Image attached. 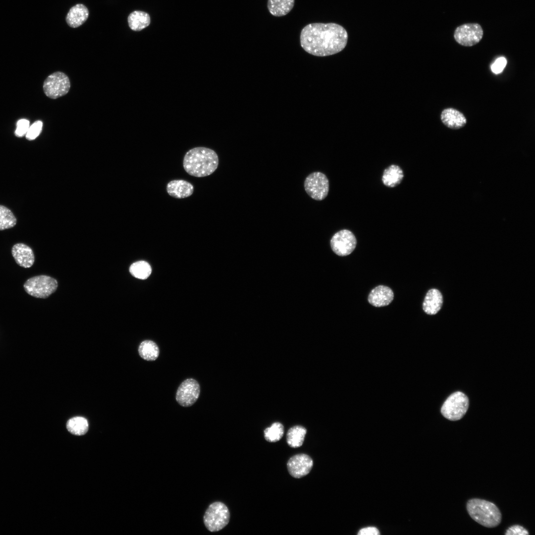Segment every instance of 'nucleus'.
Returning a JSON list of instances; mask_svg holds the SVG:
<instances>
[{
  "label": "nucleus",
  "mask_w": 535,
  "mask_h": 535,
  "mask_svg": "<svg viewBox=\"0 0 535 535\" xmlns=\"http://www.w3.org/2000/svg\"><path fill=\"white\" fill-rule=\"evenodd\" d=\"M302 48L318 56L336 54L342 51L348 41V34L342 26L334 23H314L305 26L300 37Z\"/></svg>",
  "instance_id": "1"
},
{
  "label": "nucleus",
  "mask_w": 535,
  "mask_h": 535,
  "mask_svg": "<svg viewBox=\"0 0 535 535\" xmlns=\"http://www.w3.org/2000/svg\"><path fill=\"white\" fill-rule=\"evenodd\" d=\"M218 158L213 150L198 147L189 150L183 159V167L189 175L205 177L212 174L217 168Z\"/></svg>",
  "instance_id": "2"
},
{
  "label": "nucleus",
  "mask_w": 535,
  "mask_h": 535,
  "mask_svg": "<svg viewBox=\"0 0 535 535\" xmlns=\"http://www.w3.org/2000/svg\"><path fill=\"white\" fill-rule=\"evenodd\" d=\"M466 508L470 517L479 524L487 528L498 526L501 513L493 503L483 499L473 498L468 501Z\"/></svg>",
  "instance_id": "3"
},
{
  "label": "nucleus",
  "mask_w": 535,
  "mask_h": 535,
  "mask_svg": "<svg viewBox=\"0 0 535 535\" xmlns=\"http://www.w3.org/2000/svg\"><path fill=\"white\" fill-rule=\"evenodd\" d=\"M229 511L223 503L216 501L211 504L204 516V523L210 532H217L224 528L229 523Z\"/></svg>",
  "instance_id": "4"
},
{
  "label": "nucleus",
  "mask_w": 535,
  "mask_h": 535,
  "mask_svg": "<svg viewBox=\"0 0 535 535\" xmlns=\"http://www.w3.org/2000/svg\"><path fill=\"white\" fill-rule=\"evenodd\" d=\"M58 286L54 278L45 275L35 276L28 279L23 285L25 291L38 298H47L55 291Z\"/></svg>",
  "instance_id": "5"
},
{
  "label": "nucleus",
  "mask_w": 535,
  "mask_h": 535,
  "mask_svg": "<svg viewBox=\"0 0 535 535\" xmlns=\"http://www.w3.org/2000/svg\"><path fill=\"white\" fill-rule=\"evenodd\" d=\"M468 407V397L463 392L457 391L447 398L441 407V412L447 419L457 421L463 417Z\"/></svg>",
  "instance_id": "6"
},
{
  "label": "nucleus",
  "mask_w": 535,
  "mask_h": 535,
  "mask_svg": "<svg viewBox=\"0 0 535 535\" xmlns=\"http://www.w3.org/2000/svg\"><path fill=\"white\" fill-rule=\"evenodd\" d=\"M70 88V82L68 77L60 71L54 72L48 76L43 84L45 95L53 99L65 95Z\"/></svg>",
  "instance_id": "7"
},
{
  "label": "nucleus",
  "mask_w": 535,
  "mask_h": 535,
  "mask_svg": "<svg viewBox=\"0 0 535 535\" xmlns=\"http://www.w3.org/2000/svg\"><path fill=\"white\" fill-rule=\"evenodd\" d=\"M304 188L307 193L313 199L323 200L329 191V181L326 176L321 172H314L305 179Z\"/></svg>",
  "instance_id": "8"
},
{
  "label": "nucleus",
  "mask_w": 535,
  "mask_h": 535,
  "mask_svg": "<svg viewBox=\"0 0 535 535\" xmlns=\"http://www.w3.org/2000/svg\"><path fill=\"white\" fill-rule=\"evenodd\" d=\"M483 31L477 23H465L457 27L454 31V38L460 45L472 47L482 40Z\"/></svg>",
  "instance_id": "9"
},
{
  "label": "nucleus",
  "mask_w": 535,
  "mask_h": 535,
  "mask_svg": "<svg viewBox=\"0 0 535 535\" xmlns=\"http://www.w3.org/2000/svg\"><path fill=\"white\" fill-rule=\"evenodd\" d=\"M356 244L357 240L355 235L347 229L338 231L330 240V246L332 251L340 256H346L350 254L355 249Z\"/></svg>",
  "instance_id": "10"
},
{
  "label": "nucleus",
  "mask_w": 535,
  "mask_h": 535,
  "mask_svg": "<svg viewBox=\"0 0 535 535\" xmlns=\"http://www.w3.org/2000/svg\"><path fill=\"white\" fill-rule=\"evenodd\" d=\"M200 393V386L193 378L184 380L179 386L176 393V400L183 407H189L198 400Z\"/></svg>",
  "instance_id": "11"
},
{
  "label": "nucleus",
  "mask_w": 535,
  "mask_h": 535,
  "mask_svg": "<svg viewBox=\"0 0 535 535\" xmlns=\"http://www.w3.org/2000/svg\"><path fill=\"white\" fill-rule=\"evenodd\" d=\"M313 466L312 459L305 454H299L291 457L287 464L289 473L295 478H301L308 475Z\"/></svg>",
  "instance_id": "12"
},
{
  "label": "nucleus",
  "mask_w": 535,
  "mask_h": 535,
  "mask_svg": "<svg viewBox=\"0 0 535 535\" xmlns=\"http://www.w3.org/2000/svg\"><path fill=\"white\" fill-rule=\"evenodd\" d=\"M12 255L18 265L29 268L34 264L35 256L32 249L24 243H17L11 249Z\"/></svg>",
  "instance_id": "13"
},
{
  "label": "nucleus",
  "mask_w": 535,
  "mask_h": 535,
  "mask_svg": "<svg viewBox=\"0 0 535 535\" xmlns=\"http://www.w3.org/2000/svg\"><path fill=\"white\" fill-rule=\"evenodd\" d=\"M394 294L391 288L379 285L372 290L368 296V301L372 305L380 307L388 305L393 300Z\"/></svg>",
  "instance_id": "14"
},
{
  "label": "nucleus",
  "mask_w": 535,
  "mask_h": 535,
  "mask_svg": "<svg viewBox=\"0 0 535 535\" xmlns=\"http://www.w3.org/2000/svg\"><path fill=\"white\" fill-rule=\"evenodd\" d=\"M440 118L444 125L452 129H460L464 127L467 123V119L464 115L453 108L443 109L441 113Z\"/></svg>",
  "instance_id": "15"
},
{
  "label": "nucleus",
  "mask_w": 535,
  "mask_h": 535,
  "mask_svg": "<svg viewBox=\"0 0 535 535\" xmlns=\"http://www.w3.org/2000/svg\"><path fill=\"white\" fill-rule=\"evenodd\" d=\"M166 191L169 196L182 199L192 195L194 187L190 182L183 180H174L168 183Z\"/></svg>",
  "instance_id": "16"
},
{
  "label": "nucleus",
  "mask_w": 535,
  "mask_h": 535,
  "mask_svg": "<svg viewBox=\"0 0 535 535\" xmlns=\"http://www.w3.org/2000/svg\"><path fill=\"white\" fill-rule=\"evenodd\" d=\"M89 14L87 7L83 4L78 3L70 8L67 14L66 21L70 27L77 28L87 20Z\"/></svg>",
  "instance_id": "17"
},
{
  "label": "nucleus",
  "mask_w": 535,
  "mask_h": 535,
  "mask_svg": "<svg viewBox=\"0 0 535 535\" xmlns=\"http://www.w3.org/2000/svg\"><path fill=\"white\" fill-rule=\"evenodd\" d=\"M442 303L443 298L440 291L436 289H431L425 296L423 309L426 314L433 315L440 310Z\"/></svg>",
  "instance_id": "18"
},
{
  "label": "nucleus",
  "mask_w": 535,
  "mask_h": 535,
  "mask_svg": "<svg viewBox=\"0 0 535 535\" xmlns=\"http://www.w3.org/2000/svg\"><path fill=\"white\" fill-rule=\"evenodd\" d=\"M403 177L402 169L398 165L392 164L384 170L382 181L385 186L394 187L400 183Z\"/></svg>",
  "instance_id": "19"
},
{
  "label": "nucleus",
  "mask_w": 535,
  "mask_h": 535,
  "mask_svg": "<svg viewBox=\"0 0 535 535\" xmlns=\"http://www.w3.org/2000/svg\"><path fill=\"white\" fill-rule=\"evenodd\" d=\"M295 0H268V8L274 16H282L288 14L293 8Z\"/></svg>",
  "instance_id": "20"
},
{
  "label": "nucleus",
  "mask_w": 535,
  "mask_h": 535,
  "mask_svg": "<svg viewBox=\"0 0 535 535\" xmlns=\"http://www.w3.org/2000/svg\"><path fill=\"white\" fill-rule=\"evenodd\" d=\"M127 21L131 30L139 31L149 25L150 17L149 14L144 11L136 10L129 15Z\"/></svg>",
  "instance_id": "21"
},
{
  "label": "nucleus",
  "mask_w": 535,
  "mask_h": 535,
  "mask_svg": "<svg viewBox=\"0 0 535 535\" xmlns=\"http://www.w3.org/2000/svg\"><path fill=\"white\" fill-rule=\"evenodd\" d=\"M307 432L306 429L301 426L291 428L286 434V441L289 446L298 448L301 446Z\"/></svg>",
  "instance_id": "22"
},
{
  "label": "nucleus",
  "mask_w": 535,
  "mask_h": 535,
  "mask_svg": "<svg viewBox=\"0 0 535 535\" xmlns=\"http://www.w3.org/2000/svg\"><path fill=\"white\" fill-rule=\"evenodd\" d=\"M140 357L146 361H155L159 357L160 350L153 341L146 340L142 341L138 348Z\"/></svg>",
  "instance_id": "23"
},
{
  "label": "nucleus",
  "mask_w": 535,
  "mask_h": 535,
  "mask_svg": "<svg viewBox=\"0 0 535 535\" xmlns=\"http://www.w3.org/2000/svg\"><path fill=\"white\" fill-rule=\"evenodd\" d=\"M66 428L73 434L82 435L88 431L89 424L85 418L79 416L75 417L68 420Z\"/></svg>",
  "instance_id": "24"
},
{
  "label": "nucleus",
  "mask_w": 535,
  "mask_h": 535,
  "mask_svg": "<svg viewBox=\"0 0 535 535\" xmlns=\"http://www.w3.org/2000/svg\"><path fill=\"white\" fill-rule=\"evenodd\" d=\"M129 271L134 277L137 278L146 279L150 275L152 268L148 262L140 261L133 263L130 266Z\"/></svg>",
  "instance_id": "25"
},
{
  "label": "nucleus",
  "mask_w": 535,
  "mask_h": 535,
  "mask_svg": "<svg viewBox=\"0 0 535 535\" xmlns=\"http://www.w3.org/2000/svg\"><path fill=\"white\" fill-rule=\"evenodd\" d=\"M16 223V218L12 212L5 206L0 205V230L11 228Z\"/></svg>",
  "instance_id": "26"
},
{
  "label": "nucleus",
  "mask_w": 535,
  "mask_h": 535,
  "mask_svg": "<svg viewBox=\"0 0 535 535\" xmlns=\"http://www.w3.org/2000/svg\"><path fill=\"white\" fill-rule=\"evenodd\" d=\"M284 434V427L278 422L271 425L264 430V436L266 440L270 442H275L279 440Z\"/></svg>",
  "instance_id": "27"
},
{
  "label": "nucleus",
  "mask_w": 535,
  "mask_h": 535,
  "mask_svg": "<svg viewBox=\"0 0 535 535\" xmlns=\"http://www.w3.org/2000/svg\"><path fill=\"white\" fill-rule=\"evenodd\" d=\"M43 122L38 120L34 122L29 126L26 134V138L28 140H33L36 139L42 131Z\"/></svg>",
  "instance_id": "28"
},
{
  "label": "nucleus",
  "mask_w": 535,
  "mask_h": 535,
  "mask_svg": "<svg viewBox=\"0 0 535 535\" xmlns=\"http://www.w3.org/2000/svg\"><path fill=\"white\" fill-rule=\"evenodd\" d=\"M29 126V121L27 119H21L19 120L16 124L15 135L18 137L23 136L26 135Z\"/></svg>",
  "instance_id": "29"
},
{
  "label": "nucleus",
  "mask_w": 535,
  "mask_h": 535,
  "mask_svg": "<svg viewBox=\"0 0 535 535\" xmlns=\"http://www.w3.org/2000/svg\"><path fill=\"white\" fill-rule=\"evenodd\" d=\"M507 64V60L504 57L498 58L491 66L492 71L495 74L501 73Z\"/></svg>",
  "instance_id": "30"
},
{
  "label": "nucleus",
  "mask_w": 535,
  "mask_h": 535,
  "mask_svg": "<svg viewBox=\"0 0 535 535\" xmlns=\"http://www.w3.org/2000/svg\"><path fill=\"white\" fill-rule=\"evenodd\" d=\"M505 534L506 535H529V533L522 526L515 525L509 527Z\"/></svg>",
  "instance_id": "31"
},
{
  "label": "nucleus",
  "mask_w": 535,
  "mask_h": 535,
  "mask_svg": "<svg viewBox=\"0 0 535 535\" xmlns=\"http://www.w3.org/2000/svg\"><path fill=\"white\" fill-rule=\"evenodd\" d=\"M358 534L359 535H378L379 532L377 528L370 527L361 529Z\"/></svg>",
  "instance_id": "32"
}]
</instances>
